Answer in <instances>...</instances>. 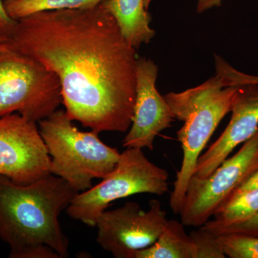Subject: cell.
<instances>
[{"label": "cell", "instance_id": "7c38bea8", "mask_svg": "<svg viewBox=\"0 0 258 258\" xmlns=\"http://www.w3.org/2000/svg\"><path fill=\"white\" fill-rule=\"evenodd\" d=\"M102 5L113 15L123 37L137 50L155 36V30L150 27L152 16L144 7V0H104Z\"/></svg>", "mask_w": 258, "mask_h": 258}, {"label": "cell", "instance_id": "5b68a950", "mask_svg": "<svg viewBox=\"0 0 258 258\" xmlns=\"http://www.w3.org/2000/svg\"><path fill=\"white\" fill-rule=\"evenodd\" d=\"M169 172L152 162L138 148L120 153L115 169L99 184L76 194L66 212L71 218L95 227L97 218L113 202L137 194L162 196L169 192Z\"/></svg>", "mask_w": 258, "mask_h": 258}, {"label": "cell", "instance_id": "9c48e42d", "mask_svg": "<svg viewBox=\"0 0 258 258\" xmlns=\"http://www.w3.org/2000/svg\"><path fill=\"white\" fill-rule=\"evenodd\" d=\"M37 123L18 113L0 117V176L28 184L50 174V156Z\"/></svg>", "mask_w": 258, "mask_h": 258}, {"label": "cell", "instance_id": "52a82bcc", "mask_svg": "<svg viewBox=\"0 0 258 258\" xmlns=\"http://www.w3.org/2000/svg\"><path fill=\"white\" fill-rule=\"evenodd\" d=\"M258 171V128L238 152L205 179L191 176L179 215L185 227H201Z\"/></svg>", "mask_w": 258, "mask_h": 258}, {"label": "cell", "instance_id": "8fae6325", "mask_svg": "<svg viewBox=\"0 0 258 258\" xmlns=\"http://www.w3.org/2000/svg\"><path fill=\"white\" fill-rule=\"evenodd\" d=\"M228 125L216 142L199 158L193 176L208 177L234 149L250 139L258 128V83L241 73L240 87L232 103Z\"/></svg>", "mask_w": 258, "mask_h": 258}, {"label": "cell", "instance_id": "277c9868", "mask_svg": "<svg viewBox=\"0 0 258 258\" xmlns=\"http://www.w3.org/2000/svg\"><path fill=\"white\" fill-rule=\"evenodd\" d=\"M64 110L38 122L40 135L50 156V172L64 179L78 193L93 186L115 169L120 153L106 145L91 131L81 132Z\"/></svg>", "mask_w": 258, "mask_h": 258}, {"label": "cell", "instance_id": "44dd1931", "mask_svg": "<svg viewBox=\"0 0 258 258\" xmlns=\"http://www.w3.org/2000/svg\"><path fill=\"white\" fill-rule=\"evenodd\" d=\"M257 188H258V171L256 172L250 179L247 180L242 186H241L235 192L245 191V190L257 189Z\"/></svg>", "mask_w": 258, "mask_h": 258}, {"label": "cell", "instance_id": "ba28073f", "mask_svg": "<svg viewBox=\"0 0 258 258\" xmlns=\"http://www.w3.org/2000/svg\"><path fill=\"white\" fill-rule=\"evenodd\" d=\"M147 211L138 203L128 202L113 210H105L98 217L96 240L115 258H136L139 251L152 245L168 221L159 200L149 202Z\"/></svg>", "mask_w": 258, "mask_h": 258}, {"label": "cell", "instance_id": "7a4b0ae2", "mask_svg": "<svg viewBox=\"0 0 258 258\" xmlns=\"http://www.w3.org/2000/svg\"><path fill=\"white\" fill-rule=\"evenodd\" d=\"M76 194L50 173L28 184L0 176V239L9 246V257H67L69 240L59 217Z\"/></svg>", "mask_w": 258, "mask_h": 258}, {"label": "cell", "instance_id": "7402d4cb", "mask_svg": "<svg viewBox=\"0 0 258 258\" xmlns=\"http://www.w3.org/2000/svg\"><path fill=\"white\" fill-rule=\"evenodd\" d=\"M7 40H8V33L3 29L0 28V48L3 46Z\"/></svg>", "mask_w": 258, "mask_h": 258}, {"label": "cell", "instance_id": "8992f818", "mask_svg": "<svg viewBox=\"0 0 258 258\" xmlns=\"http://www.w3.org/2000/svg\"><path fill=\"white\" fill-rule=\"evenodd\" d=\"M61 104L57 76L38 61L4 44L0 48V117L18 113L38 123Z\"/></svg>", "mask_w": 258, "mask_h": 258}, {"label": "cell", "instance_id": "2e32d148", "mask_svg": "<svg viewBox=\"0 0 258 258\" xmlns=\"http://www.w3.org/2000/svg\"><path fill=\"white\" fill-rule=\"evenodd\" d=\"M226 257L258 258V237L239 233L217 235Z\"/></svg>", "mask_w": 258, "mask_h": 258}, {"label": "cell", "instance_id": "9a60e30c", "mask_svg": "<svg viewBox=\"0 0 258 258\" xmlns=\"http://www.w3.org/2000/svg\"><path fill=\"white\" fill-rule=\"evenodd\" d=\"M104 0H4L7 13L13 20L42 11L90 9Z\"/></svg>", "mask_w": 258, "mask_h": 258}, {"label": "cell", "instance_id": "d6986e66", "mask_svg": "<svg viewBox=\"0 0 258 258\" xmlns=\"http://www.w3.org/2000/svg\"><path fill=\"white\" fill-rule=\"evenodd\" d=\"M225 1H229V0H198L197 12L198 13H203L215 7L221 6L222 3ZM151 2L152 0H144V7L146 10L149 9Z\"/></svg>", "mask_w": 258, "mask_h": 258}, {"label": "cell", "instance_id": "ffe728a7", "mask_svg": "<svg viewBox=\"0 0 258 258\" xmlns=\"http://www.w3.org/2000/svg\"><path fill=\"white\" fill-rule=\"evenodd\" d=\"M16 21L8 15L5 10L4 3L3 0H0V28L8 34L14 27Z\"/></svg>", "mask_w": 258, "mask_h": 258}, {"label": "cell", "instance_id": "30bf717a", "mask_svg": "<svg viewBox=\"0 0 258 258\" xmlns=\"http://www.w3.org/2000/svg\"><path fill=\"white\" fill-rule=\"evenodd\" d=\"M157 76L155 62L139 57L133 118L122 143L123 147L152 151L156 138L163 131L170 128L175 120L164 96L156 88Z\"/></svg>", "mask_w": 258, "mask_h": 258}, {"label": "cell", "instance_id": "5bb4252c", "mask_svg": "<svg viewBox=\"0 0 258 258\" xmlns=\"http://www.w3.org/2000/svg\"><path fill=\"white\" fill-rule=\"evenodd\" d=\"M258 213V188L234 193L206 225L224 227L249 220Z\"/></svg>", "mask_w": 258, "mask_h": 258}, {"label": "cell", "instance_id": "4fadbf2b", "mask_svg": "<svg viewBox=\"0 0 258 258\" xmlns=\"http://www.w3.org/2000/svg\"><path fill=\"white\" fill-rule=\"evenodd\" d=\"M181 222L169 220L157 240L136 258H196L195 245Z\"/></svg>", "mask_w": 258, "mask_h": 258}, {"label": "cell", "instance_id": "ac0fdd59", "mask_svg": "<svg viewBox=\"0 0 258 258\" xmlns=\"http://www.w3.org/2000/svg\"><path fill=\"white\" fill-rule=\"evenodd\" d=\"M201 227L216 236L222 235V234L239 233L258 237V213L249 220L240 223L224 226V227H212L205 224Z\"/></svg>", "mask_w": 258, "mask_h": 258}, {"label": "cell", "instance_id": "e0dca14e", "mask_svg": "<svg viewBox=\"0 0 258 258\" xmlns=\"http://www.w3.org/2000/svg\"><path fill=\"white\" fill-rule=\"evenodd\" d=\"M189 236L195 245L196 258L226 257L217 236L203 227L192 231Z\"/></svg>", "mask_w": 258, "mask_h": 258}, {"label": "cell", "instance_id": "3957f363", "mask_svg": "<svg viewBox=\"0 0 258 258\" xmlns=\"http://www.w3.org/2000/svg\"><path fill=\"white\" fill-rule=\"evenodd\" d=\"M239 87L240 83L230 81L217 71L215 77L197 87L164 95L175 118L184 122L176 132L182 149V162L169 200L174 214L179 213L199 158L221 120L231 112Z\"/></svg>", "mask_w": 258, "mask_h": 258}, {"label": "cell", "instance_id": "6da1fadb", "mask_svg": "<svg viewBox=\"0 0 258 258\" xmlns=\"http://www.w3.org/2000/svg\"><path fill=\"white\" fill-rule=\"evenodd\" d=\"M5 45L58 78L70 119L99 134L132 125L138 56L102 3L42 11L17 20Z\"/></svg>", "mask_w": 258, "mask_h": 258}]
</instances>
